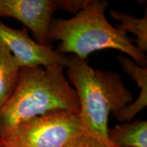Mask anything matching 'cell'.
<instances>
[{"label":"cell","instance_id":"1","mask_svg":"<svg viewBox=\"0 0 147 147\" xmlns=\"http://www.w3.org/2000/svg\"><path fill=\"white\" fill-rule=\"evenodd\" d=\"M63 69L61 65L21 67L15 90L0 108V138L20 123L49 112H80L78 95Z\"/></svg>","mask_w":147,"mask_h":147},{"label":"cell","instance_id":"2","mask_svg":"<svg viewBox=\"0 0 147 147\" xmlns=\"http://www.w3.org/2000/svg\"><path fill=\"white\" fill-rule=\"evenodd\" d=\"M106 1L93 0L69 19H53L49 33V42L60 41L57 51L71 53L86 60L94 51L105 49L119 50L146 67L144 53L138 49L123 31L112 26L105 16Z\"/></svg>","mask_w":147,"mask_h":147},{"label":"cell","instance_id":"3","mask_svg":"<svg viewBox=\"0 0 147 147\" xmlns=\"http://www.w3.org/2000/svg\"><path fill=\"white\" fill-rule=\"evenodd\" d=\"M66 67L67 78L78 95L84 132L109 141V113L114 115L131 104V91L118 73L93 69L74 55L67 57Z\"/></svg>","mask_w":147,"mask_h":147},{"label":"cell","instance_id":"4","mask_svg":"<svg viewBox=\"0 0 147 147\" xmlns=\"http://www.w3.org/2000/svg\"><path fill=\"white\" fill-rule=\"evenodd\" d=\"M84 132L79 112L56 110L20 123L0 142L4 147H64Z\"/></svg>","mask_w":147,"mask_h":147},{"label":"cell","instance_id":"5","mask_svg":"<svg viewBox=\"0 0 147 147\" xmlns=\"http://www.w3.org/2000/svg\"><path fill=\"white\" fill-rule=\"evenodd\" d=\"M0 40L10 49L21 67L67 66V57L53 50L51 46L42 45L33 40L26 27L16 29L0 21Z\"/></svg>","mask_w":147,"mask_h":147},{"label":"cell","instance_id":"6","mask_svg":"<svg viewBox=\"0 0 147 147\" xmlns=\"http://www.w3.org/2000/svg\"><path fill=\"white\" fill-rule=\"evenodd\" d=\"M57 1L54 0H0V17H10L21 21L30 29L36 42L51 46L49 33Z\"/></svg>","mask_w":147,"mask_h":147},{"label":"cell","instance_id":"7","mask_svg":"<svg viewBox=\"0 0 147 147\" xmlns=\"http://www.w3.org/2000/svg\"><path fill=\"white\" fill-rule=\"evenodd\" d=\"M118 61L122 69L129 75L140 88V93L137 100L127 106L118 113L114 114L117 120L121 122L129 121L139 113L147 104V69L138 65L131 59L120 55Z\"/></svg>","mask_w":147,"mask_h":147},{"label":"cell","instance_id":"8","mask_svg":"<svg viewBox=\"0 0 147 147\" xmlns=\"http://www.w3.org/2000/svg\"><path fill=\"white\" fill-rule=\"evenodd\" d=\"M21 69L18 60L0 40V108L15 90Z\"/></svg>","mask_w":147,"mask_h":147},{"label":"cell","instance_id":"9","mask_svg":"<svg viewBox=\"0 0 147 147\" xmlns=\"http://www.w3.org/2000/svg\"><path fill=\"white\" fill-rule=\"evenodd\" d=\"M108 138L115 147H147V122L137 119L108 128Z\"/></svg>","mask_w":147,"mask_h":147},{"label":"cell","instance_id":"10","mask_svg":"<svg viewBox=\"0 0 147 147\" xmlns=\"http://www.w3.org/2000/svg\"><path fill=\"white\" fill-rule=\"evenodd\" d=\"M110 16L120 22L119 28L124 32L132 33L137 37V48L143 53L147 51V13L144 17L138 18L125 12L110 11Z\"/></svg>","mask_w":147,"mask_h":147},{"label":"cell","instance_id":"11","mask_svg":"<svg viewBox=\"0 0 147 147\" xmlns=\"http://www.w3.org/2000/svg\"><path fill=\"white\" fill-rule=\"evenodd\" d=\"M64 147H115L109 141L84 132Z\"/></svg>","mask_w":147,"mask_h":147},{"label":"cell","instance_id":"12","mask_svg":"<svg viewBox=\"0 0 147 147\" xmlns=\"http://www.w3.org/2000/svg\"><path fill=\"white\" fill-rule=\"evenodd\" d=\"M90 1H69V0H58L59 8L71 12L78 13L89 3Z\"/></svg>","mask_w":147,"mask_h":147},{"label":"cell","instance_id":"13","mask_svg":"<svg viewBox=\"0 0 147 147\" xmlns=\"http://www.w3.org/2000/svg\"><path fill=\"white\" fill-rule=\"evenodd\" d=\"M0 147H4V146H3V145H2V144H1V142H0Z\"/></svg>","mask_w":147,"mask_h":147}]
</instances>
